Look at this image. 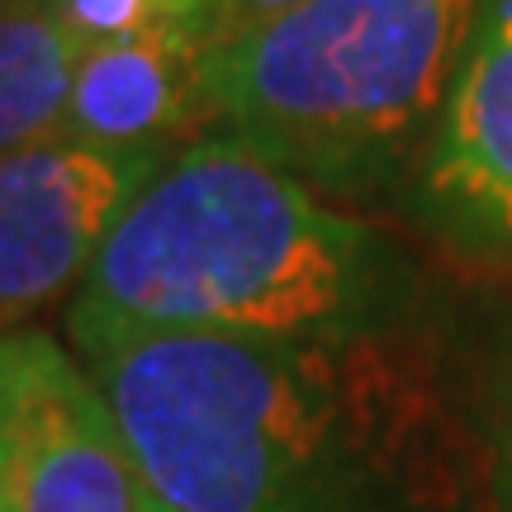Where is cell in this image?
<instances>
[{
  "label": "cell",
  "mask_w": 512,
  "mask_h": 512,
  "mask_svg": "<svg viewBox=\"0 0 512 512\" xmlns=\"http://www.w3.org/2000/svg\"><path fill=\"white\" fill-rule=\"evenodd\" d=\"M171 157L38 138L0 157V332L81 294L124 209Z\"/></svg>",
  "instance_id": "obj_5"
},
{
  "label": "cell",
  "mask_w": 512,
  "mask_h": 512,
  "mask_svg": "<svg viewBox=\"0 0 512 512\" xmlns=\"http://www.w3.org/2000/svg\"><path fill=\"white\" fill-rule=\"evenodd\" d=\"M209 57L214 43L181 34L81 48L57 133L110 152L176 157L181 147L209 138L204 128L219 124Z\"/></svg>",
  "instance_id": "obj_7"
},
{
  "label": "cell",
  "mask_w": 512,
  "mask_h": 512,
  "mask_svg": "<svg viewBox=\"0 0 512 512\" xmlns=\"http://www.w3.org/2000/svg\"><path fill=\"white\" fill-rule=\"evenodd\" d=\"M422 204L451 242L512 261V0L475 19L422 152Z\"/></svg>",
  "instance_id": "obj_6"
},
{
  "label": "cell",
  "mask_w": 512,
  "mask_h": 512,
  "mask_svg": "<svg viewBox=\"0 0 512 512\" xmlns=\"http://www.w3.org/2000/svg\"><path fill=\"white\" fill-rule=\"evenodd\" d=\"M290 5H299V0H223V43L266 24V19L285 15Z\"/></svg>",
  "instance_id": "obj_11"
},
{
  "label": "cell",
  "mask_w": 512,
  "mask_h": 512,
  "mask_svg": "<svg viewBox=\"0 0 512 512\" xmlns=\"http://www.w3.org/2000/svg\"><path fill=\"white\" fill-rule=\"evenodd\" d=\"M152 512H171V508H162V503H157V508H152Z\"/></svg>",
  "instance_id": "obj_12"
},
{
  "label": "cell",
  "mask_w": 512,
  "mask_h": 512,
  "mask_svg": "<svg viewBox=\"0 0 512 512\" xmlns=\"http://www.w3.org/2000/svg\"><path fill=\"white\" fill-rule=\"evenodd\" d=\"M0 5H19V0H0Z\"/></svg>",
  "instance_id": "obj_13"
},
{
  "label": "cell",
  "mask_w": 512,
  "mask_h": 512,
  "mask_svg": "<svg viewBox=\"0 0 512 512\" xmlns=\"http://www.w3.org/2000/svg\"><path fill=\"white\" fill-rule=\"evenodd\" d=\"M76 57L81 43L43 0L0 5V157L62 128Z\"/></svg>",
  "instance_id": "obj_8"
},
{
  "label": "cell",
  "mask_w": 512,
  "mask_h": 512,
  "mask_svg": "<svg viewBox=\"0 0 512 512\" xmlns=\"http://www.w3.org/2000/svg\"><path fill=\"white\" fill-rule=\"evenodd\" d=\"M484 0H299L209 57L219 124L309 185L427 152Z\"/></svg>",
  "instance_id": "obj_3"
},
{
  "label": "cell",
  "mask_w": 512,
  "mask_h": 512,
  "mask_svg": "<svg viewBox=\"0 0 512 512\" xmlns=\"http://www.w3.org/2000/svg\"><path fill=\"white\" fill-rule=\"evenodd\" d=\"M171 512H494L484 399L399 328L290 342L67 318Z\"/></svg>",
  "instance_id": "obj_1"
},
{
  "label": "cell",
  "mask_w": 512,
  "mask_h": 512,
  "mask_svg": "<svg viewBox=\"0 0 512 512\" xmlns=\"http://www.w3.org/2000/svg\"><path fill=\"white\" fill-rule=\"evenodd\" d=\"M399 261L356 214L233 133L181 147L114 223L72 313L133 328L342 342L389 332Z\"/></svg>",
  "instance_id": "obj_2"
},
{
  "label": "cell",
  "mask_w": 512,
  "mask_h": 512,
  "mask_svg": "<svg viewBox=\"0 0 512 512\" xmlns=\"http://www.w3.org/2000/svg\"><path fill=\"white\" fill-rule=\"evenodd\" d=\"M484 427H489V456H494V512H512V351L489 380Z\"/></svg>",
  "instance_id": "obj_10"
},
{
  "label": "cell",
  "mask_w": 512,
  "mask_h": 512,
  "mask_svg": "<svg viewBox=\"0 0 512 512\" xmlns=\"http://www.w3.org/2000/svg\"><path fill=\"white\" fill-rule=\"evenodd\" d=\"M119 418L72 347L0 332V512H152Z\"/></svg>",
  "instance_id": "obj_4"
},
{
  "label": "cell",
  "mask_w": 512,
  "mask_h": 512,
  "mask_svg": "<svg viewBox=\"0 0 512 512\" xmlns=\"http://www.w3.org/2000/svg\"><path fill=\"white\" fill-rule=\"evenodd\" d=\"M57 24L81 43H124V38L181 34L200 43H223V0H43Z\"/></svg>",
  "instance_id": "obj_9"
}]
</instances>
